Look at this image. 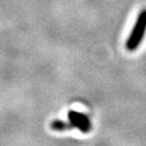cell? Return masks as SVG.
<instances>
[{
  "label": "cell",
  "mask_w": 146,
  "mask_h": 146,
  "mask_svg": "<svg viewBox=\"0 0 146 146\" xmlns=\"http://www.w3.org/2000/svg\"><path fill=\"white\" fill-rule=\"evenodd\" d=\"M146 34V8L141 10L137 15L136 21L126 42V49L134 52L141 45Z\"/></svg>",
  "instance_id": "1"
},
{
  "label": "cell",
  "mask_w": 146,
  "mask_h": 146,
  "mask_svg": "<svg viewBox=\"0 0 146 146\" xmlns=\"http://www.w3.org/2000/svg\"><path fill=\"white\" fill-rule=\"evenodd\" d=\"M68 117H69V121L72 123L74 128L75 127L78 128L83 133H87L90 131L91 129L90 121H89V119L84 114L76 112V111H70L68 114Z\"/></svg>",
  "instance_id": "2"
},
{
  "label": "cell",
  "mask_w": 146,
  "mask_h": 146,
  "mask_svg": "<svg viewBox=\"0 0 146 146\" xmlns=\"http://www.w3.org/2000/svg\"><path fill=\"white\" fill-rule=\"evenodd\" d=\"M51 127L54 130L65 131V130H68V129H72V128H74V126L72 125V123L70 121L65 122V121H61V120H56V121H53V123L51 124Z\"/></svg>",
  "instance_id": "3"
}]
</instances>
